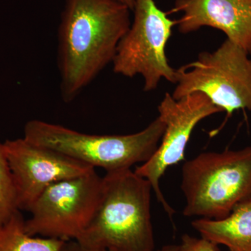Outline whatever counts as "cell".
Listing matches in <instances>:
<instances>
[{"label": "cell", "mask_w": 251, "mask_h": 251, "mask_svg": "<svg viewBox=\"0 0 251 251\" xmlns=\"http://www.w3.org/2000/svg\"><path fill=\"white\" fill-rule=\"evenodd\" d=\"M179 251H219L218 245L204 237H191L184 234L181 242L178 245Z\"/></svg>", "instance_id": "obj_14"}, {"label": "cell", "mask_w": 251, "mask_h": 251, "mask_svg": "<svg viewBox=\"0 0 251 251\" xmlns=\"http://www.w3.org/2000/svg\"><path fill=\"white\" fill-rule=\"evenodd\" d=\"M115 1L125 5L127 7L129 8L131 11H133V8H134L135 0H115Z\"/></svg>", "instance_id": "obj_16"}, {"label": "cell", "mask_w": 251, "mask_h": 251, "mask_svg": "<svg viewBox=\"0 0 251 251\" xmlns=\"http://www.w3.org/2000/svg\"><path fill=\"white\" fill-rule=\"evenodd\" d=\"M134 18L117 47L113 72L133 77L140 75L144 91L156 90L162 78L176 83L166 47L176 21L158 7L154 0H135Z\"/></svg>", "instance_id": "obj_6"}, {"label": "cell", "mask_w": 251, "mask_h": 251, "mask_svg": "<svg viewBox=\"0 0 251 251\" xmlns=\"http://www.w3.org/2000/svg\"><path fill=\"white\" fill-rule=\"evenodd\" d=\"M177 12L182 13L176 25L181 34L215 28L250 54L251 0H175L170 13Z\"/></svg>", "instance_id": "obj_10"}, {"label": "cell", "mask_w": 251, "mask_h": 251, "mask_svg": "<svg viewBox=\"0 0 251 251\" xmlns=\"http://www.w3.org/2000/svg\"><path fill=\"white\" fill-rule=\"evenodd\" d=\"M165 129L159 117L141 131L128 135L88 134L34 120L26 124L24 138L108 173L131 169L137 163L148 161L161 143Z\"/></svg>", "instance_id": "obj_3"}, {"label": "cell", "mask_w": 251, "mask_h": 251, "mask_svg": "<svg viewBox=\"0 0 251 251\" xmlns=\"http://www.w3.org/2000/svg\"><path fill=\"white\" fill-rule=\"evenodd\" d=\"M131 10L115 0H65L57 31L62 100L71 103L112 64Z\"/></svg>", "instance_id": "obj_1"}, {"label": "cell", "mask_w": 251, "mask_h": 251, "mask_svg": "<svg viewBox=\"0 0 251 251\" xmlns=\"http://www.w3.org/2000/svg\"><path fill=\"white\" fill-rule=\"evenodd\" d=\"M65 251H107L104 250H97V249H87L80 246L75 241H70L68 242L67 247H66ZM156 251H179L178 250V245H169L162 248L160 250Z\"/></svg>", "instance_id": "obj_15"}, {"label": "cell", "mask_w": 251, "mask_h": 251, "mask_svg": "<svg viewBox=\"0 0 251 251\" xmlns=\"http://www.w3.org/2000/svg\"><path fill=\"white\" fill-rule=\"evenodd\" d=\"M18 210L0 225V251H65L68 242L62 239L29 235Z\"/></svg>", "instance_id": "obj_12"}, {"label": "cell", "mask_w": 251, "mask_h": 251, "mask_svg": "<svg viewBox=\"0 0 251 251\" xmlns=\"http://www.w3.org/2000/svg\"><path fill=\"white\" fill-rule=\"evenodd\" d=\"M158 110V117L166 125L161 143L152 156L134 171L150 181L157 200L172 219L175 210L165 199L159 180L168 168L184 161L186 145L198 124L206 117L223 111L200 92L179 100L166 93Z\"/></svg>", "instance_id": "obj_8"}, {"label": "cell", "mask_w": 251, "mask_h": 251, "mask_svg": "<svg viewBox=\"0 0 251 251\" xmlns=\"http://www.w3.org/2000/svg\"><path fill=\"white\" fill-rule=\"evenodd\" d=\"M181 188L184 216L225 219L238 204L251 199V146L204 152L185 162Z\"/></svg>", "instance_id": "obj_4"}, {"label": "cell", "mask_w": 251, "mask_h": 251, "mask_svg": "<svg viewBox=\"0 0 251 251\" xmlns=\"http://www.w3.org/2000/svg\"><path fill=\"white\" fill-rule=\"evenodd\" d=\"M152 186L131 169L106 173L97 210L77 244L107 251H155Z\"/></svg>", "instance_id": "obj_2"}, {"label": "cell", "mask_w": 251, "mask_h": 251, "mask_svg": "<svg viewBox=\"0 0 251 251\" xmlns=\"http://www.w3.org/2000/svg\"><path fill=\"white\" fill-rule=\"evenodd\" d=\"M192 226L201 237L229 251H251V199L238 204L225 219H198Z\"/></svg>", "instance_id": "obj_11"}, {"label": "cell", "mask_w": 251, "mask_h": 251, "mask_svg": "<svg viewBox=\"0 0 251 251\" xmlns=\"http://www.w3.org/2000/svg\"><path fill=\"white\" fill-rule=\"evenodd\" d=\"M12 175L4 143H0V225L18 211Z\"/></svg>", "instance_id": "obj_13"}, {"label": "cell", "mask_w": 251, "mask_h": 251, "mask_svg": "<svg viewBox=\"0 0 251 251\" xmlns=\"http://www.w3.org/2000/svg\"><path fill=\"white\" fill-rule=\"evenodd\" d=\"M18 210L29 211L41 193L54 183L85 175L95 168L24 138L6 140Z\"/></svg>", "instance_id": "obj_9"}, {"label": "cell", "mask_w": 251, "mask_h": 251, "mask_svg": "<svg viewBox=\"0 0 251 251\" xmlns=\"http://www.w3.org/2000/svg\"><path fill=\"white\" fill-rule=\"evenodd\" d=\"M249 54L229 39L214 52H203L194 62L176 69L172 97L179 100L200 92L230 116L251 111V60Z\"/></svg>", "instance_id": "obj_5"}, {"label": "cell", "mask_w": 251, "mask_h": 251, "mask_svg": "<svg viewBox=\"0 0 251 251\" xmlns=\"http://www.w3.org/2000/svg\"><path fill=\"white\" fill-rule=\"evenodd\" d=\"M102 179L95 169L50 185L31 206L25 231L34 237L76 241L98 206Z\"/></svg>", "instance_id": "obj_7"}, {"label": "cell", "mask_w": 251, "mask_h": 251, "mask_svg": "<svg viewBox=\"0 0 251 251\" xmlns=\"http://www.w3.org/2000/svg\"><path fill=\"white\" fill-rule=\"evenodd\" d=\"M250 54H251V53H250ZM250 58H251V57H250Z\"/></svg>", "instance_id": "obj_17"}]
</instances>
